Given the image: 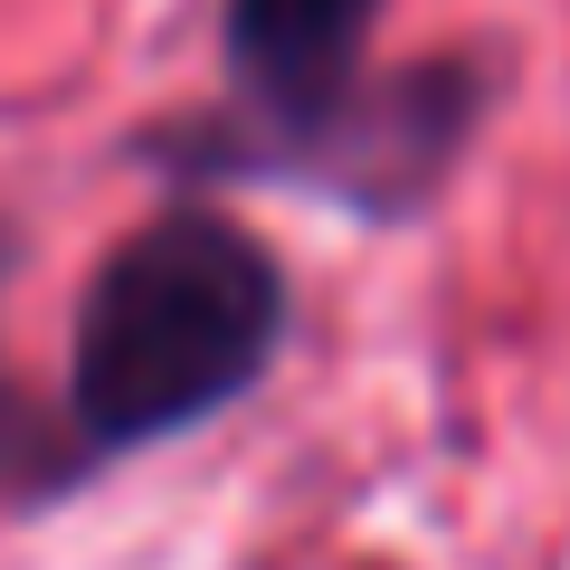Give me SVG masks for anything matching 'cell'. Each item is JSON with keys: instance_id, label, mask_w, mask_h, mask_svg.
I'll return each mask as SVG.
<instances>
[{"instance_id": "1", "label": "cell", "mask_w": 570, "mask_h": 570, "mask_svg": "<svg viewBox=\"0 0 570 570\" xmlns=\"http://www.w3.org/2000/svg\"><path fill=\"white\" fill-rule=\"evenodd\" d=\"M285 285L247 228L209 209L134 228L77 305V419L105 448H142L209 419L266 371Z\"/></svg>"}, {"instance_id": "2", "label": "cell", "mask_w": 570, "mask_h": 570, "mask_svg": "<svg viewBox=\"0 0 570 570\" xmlns=\"http://www.w3.org/2000/svg\"><path fill=\"white\" fill-rule=\"evenodd\" d=\"M381 0H228V48L266 96H324Z\"/></svg>"}]
</instances>
